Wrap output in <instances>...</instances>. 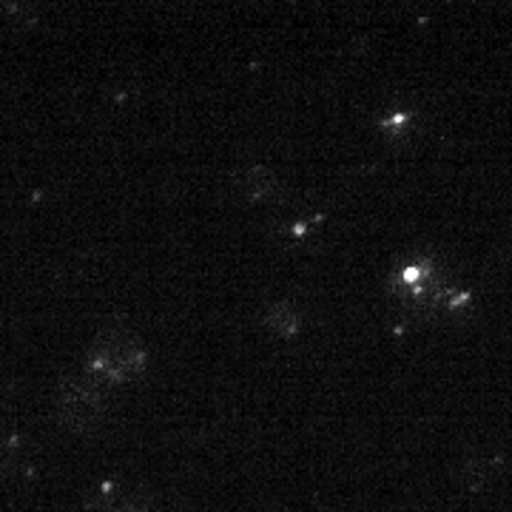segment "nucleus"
<instances>
[{"label": "nucleus", "mask_w": 512, "mask_h": 512, "mask_svg": "<svg viewBox=\"0 0 512 512\" xmlns=\"http://www.w3.org/2000/svg\"><path fill=\"white\" fill-rule=\"evenodd\" d=\"M146 365L140 339L126 328L103 330L89 353V373L97 382H128L137 379Z\"/></svg>", "instance_id": "f257e3e1"}, {"label": "nucleus", "mask_w": 512, "mask_h": 512, "mask_svg": "<svg viewBox=\"0 0 512 512\" xmlns=\"http://www.w3.org/2000/svg\"><path fill=\"white\" fill-rule=\"evenodd\" d=\"M57 416H60L63 427H69L74 433H83V436H92L103 427L106 402H103L100 382L92 373L63 379L60 390H57Z\"/></svg>", "instance_id": "f03ea898"}, {"label": "nucleus", "mask_w": 512, "mask_h": 512, "mask_svg": "<svg viewBox=\"0 0 512 512\" xmlns=\"http://www.w3.org/2000/svg\"><path fill=\"white\" fill-rule=\"evenodd\" d=\"M18 447H20L18 441L0 433V476H3V473H9V470L18 464Z\"/></svg>", "instance_id": "7ed1b4c3"}]
</instances>
